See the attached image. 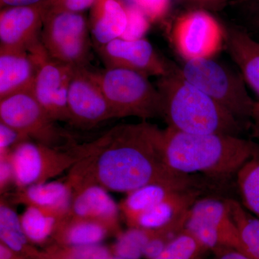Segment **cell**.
Listing matches in <instances>:
<instances>
[{
    "mask_svg": "<svg viewBox=\"0 0 259 259\" xmlns=\"http://www.w3.org/2000/svg\"><path fill=\"white\" fill-rule=\"evenodd\" d=\"M0 242L26 259H37L40 255V250L25 234L20 215L3 196L0 199Z\"/></svg>",
    "mask_w": 259,
    "mask_h": 259,
    "instance_id": "obj_21",
    "label": "cell"
},
{
    "mask_svg": "<svg viewBox=\"0 0 259 259\" xmlns=\"http://www.w3.org/2000/svg\"><path fill=\"white\" fill-rule=\"evenodd\" d=\"M42 3L9 7L0 12V47L35 52L42 47Z\"/></svg>",
    "mask_w": 259,
    "mask_h": 259,
    "instance_id": "obj_14",
    "label": "cell"
},
{
    "mask_svg": "<svg viewBox=\"0 0 259 259\" xmlns=\"http://www.w3.org/2000/svg\"><path fill=\"white\" fill-rule=\"evenodd\" d=\"M226 47L245 83L259 97V41L245 28H226Z\"/></svg>",
    "mask_w": 259,
    "mask_h": 259,
    "instance_id": "obj_17",
    "label": "cell"
},
{
    "mask_svg": "<svg viewBox=\"0 0 259 259\" xmlns=\"http://www.w3.org/2000/svg\"><path fill=\"white\" fill-rule=\"evenodd\" d=\"M155 229L129 228L116 236L110 246L112 255L122 259L144 258L145 248L154 234Z\"/></svg>",
    "mask_w": 259,
    "mask_h": 259,
    "instance_id": "obj_25",
    "label": "cell"
},
{
    "mask_svg": "<svg viewBox=\"0 0 259 259\" xmlns=\"http://www.w3.org/2000/svg\"><path fill=\"white\" fill-rule=\"evenodd\" d=\"M215 255L214 259H252L239 250L235 249L223 250Z\"/></svg>",
    "mask_w": 259,
    "mask_h": 259,
    "instance_id": "obj_36",
    "label": "cell"
},
{
    "mask_svg": "<svg viewBox=\"0 0 259 259\" xmlns=\"http://www.w3.org/2000/svg\"><path fill=\"white\" fill-rule=\"evenodd\" d=\"M26 141L31 140L16 129L0 122V154L11 152L13 148Z\"/></svg>",
    "mask_w": 259,
    "mask_h": 259,
    "instance_id": "obj_32",
    "label": "cell"
},
{
    "mask_svg": "<svg viewBox=\"0 0 259 259\" xmlns=\"http://www.w3.org/2000/svg\"><path fill=\"white\" fill-rule=\"evenodd\" d=\"M72 195V189L66 181H52L17 189L11 197L15 203L40 207L66 216Z\"/></svg>",
    "mask_w": 259,
    "mask_h": 259,
    "instance_id": "obj_19",
    "label": "cell"
},
{
    "mask_svg": "<svg viewBox=\"0 0 259 259\" xmlns=\"http://www.w3.org/2000/svg\"><path fill=\"white\" fill-rule=\"evenodd\" d=\"M258 151L254 144L240 136L189 134L168 127L164 130L167 164L184 175L228 177L237 174Z\"/></svg>",
    "mask_w": 259,
    "mask_h": 259,
    "instance_id": "obj_2",
    "label": "cell"
},
{
    "mask_svg": "<svg viewBox=\"0 0 259 259\" xmlns=\"http://www.w3.org/2000/svg\"><path fill=\"white\" fill-rule=\"evenodd\" d=\"M237 4H240V3H243V2L246 1V0H235Z\"/></svg>",
    "mask_w": 259,
    "mask_h": 259,
    "instance_id": "obj_40",
    "label": "cell"
},
{
    "mask_svg": "<svg viewBox=\"0 0 259 259\" xmlns=\"http://www.w3.org/2000/svg\"><path fill=\"white\" fill-rule=\"evenodd\" d=\"M180 190L183 189L161 184H151L137 189L127 194L119 204L121 215L129 228H132L141 214Z\"/></svg>",
    "mask_w": 259,
    "mask_h": 259,
    "instance_id": "obj_22",
    "label": "cell"
},
{
    "mask_svg": "<svg viewBox=\"0 0 259 259\" xmlns=\"http://www.w3.org/2000/svg\"><path fill=\"white\" fill-rule=\"evenodd\" d=\"M65 217L53 211L28 206L20 215V221L29 240L37 246L50 243L59 223Z\"/></svg>",
    "mask_w": 259,
    "mask_h": 259,
    "instance_id": "obj_23",
    "label": "cell"
},
{
    "mask_svg": "<svg viewBox=\"0 0 259 259\" xmlns=\"http://www.w3.org/2000/svg\"><path fill=\"white\" fill-rule=\"evenodd\" d=\"M35 52L0 47V100L15 94L31 92L40 54Z\"/></svg>",
    "mask_w": 259,
    "mask_h": 259,
    "instance_id": "obj_16",
    "label": "cell"
},
{
    "mask_svg": "<svg viewBox=\"0 0 259 259\" xmlns=\"http://www.w3.org/2000/svg\"><path fill=\"white\" fill-rule=\"evenodd\" d=\"M185 229L215 254L226 249L239 250L245 254L226 201L197 199L187 213Z\"/></svg>",
    "mask_w": 259,
    "mask_h": 259,
    "instance_id": "obj_9",
    "label": "cell"
},
{
    "mask_svg": "<svg viewBox=\"0 0 259 259\" xmlns=\"http://www.w3.org/2000/svg\"><path fill=\"white\" fill-rule=\"evenodd\" d=\"M107 259H122V258H117V257L113 256V255H112V256H110V258H108Z\"/></svg>",
    "mask_w": 259,
    "mask_h": 259,
    "instance_id": "obj_41",
    "label": "cell"
},
{
    "mask_svg": "<svg viewBox=\"0 0 259 259\" xmlns=\"http://www.w3.org/2000/svg\"><path fill=\"white\" fill-rule=\"evenodd\" d=\"M12 185H15V172L11 152L0 154V192L5 194Z\"/></svg>",
    "mask_w": 259,
    "mask_h": 259,
    "instance_id": "obj_33",
    "label": "cell"
},
{
    "mask_svg": "<svg viewBox=\"0 0 259 259\" xmlns=\"http://www.w3.org/2000/svg\"><path fill=\"white\" fill-rule=\"evenodd\" d=\"M163 140L164 130L146 120L116 125L88 143V154L69 169L66 181L71 187L93 182L127 194L151 184L195 189L193 177L167 164Z\"/></svg>",
    "mask_w": 259,
    "mask_h": 259,
    "instance_id": "obj_1",
    "label": "cell"
},
{
    "mask_svg": "<svg viewBox=\"0 0 259 259\" xmlns=\"http://www.w3.org/2000/svg\"><path fill=\"white\" fill-rule=\"evenodd\" d=\"M142 10L151 23L163 20L169 12L171 0H131Z\"/></svg>",
    "mask_w": 259,
    "mask_h": 259,
    "instance_id": "obj_31",
    "label": "cell"
},
{
    "mask_svg": "<svg viewBox=\"0 0 259 259\" xmlns=\"http://www.w3.org/2000/svg\"><path fill=\"white\" fill-rule=\"evenodd\" d=\"M207 251L203 245L185 229L153 259H201Z\"/></svg>",
    "mask_w": 259,
    "mask_h": 259,
    "instance_id": "obj_28",
    "label": "cell"
},
{
    "mask_svg": "<svg viewBox=\"0 0 259 259\" xmlns=\"http://www.w3.org/2000/svg\"><path fill=\"white\" fill-rule=\"evenodd\" d=\"M90 25L83 13L44 15L42 47L51 59L75 67H88L91 55Z\"/></svg>",
    "mask_w": 259,
    "mask_h": 259,
    "instance_id": "obj_7",
    "label": "cell"
},
{
    "mask_svg": "<svg viewBox=\"0 0 259 259\" xmlns=\"http://www.w3.org/2000/svg\"><path fill=\"white\" fill-rule=\"evenodd\" d=\"M0 122L32 141L51 147H63L74 141L71 135L56 125L31 92L15 94L0 100Z\"/></svg>",
    "mask_w": 259,
    "mask_h": 259,
    "instance_id": "obj_8",
    "label": "cell"
},
{
    "mask_svg": "<svg viewBox=\"0 0 259 259\" xmlns=\"http://www.w3.org/2000/svg\"><path fill=\"white\" fill-rule=\"evenodd\" d=\"M179 69L187 81L231 112L242 125L251 120L255 102L241 74L213 59L183 61Z\"/></svg>",
    "mask_w": 259,
    "mask_h": 259,
    "instance_id": "obj_5",
    "label": "cell"
},
{
    "mask_svg": "<svg viewBox=\"0 0 259 259\" xmlns=\"http://www.w3.org/2000/svg\"><path fill=\"white\" fill-rule=\"evenodd\" d=\"M69 124L91 128L117 118L115 111L98 83L89 74L88 67L76 68L69 88Z\"/></svg>",
    "mask_w": 259,
    "mask_h": 259,
    "instance_id": "obj_13",
    "label": "cell"
},
{
    "mask_svg": "<svg viewBox=\"0 0 259 259\" xmlns=\"http://www.w3.org/2000/svg\"><path fill=\"white\" fill-rule=\"evenodd\" d=\"M238 5L243 7L247 27L259 37V0H246Z\"/></svg>",
    "mask_w": 259,
    "mask_h": 259,
    "instance_id": "obj_34",
    "label": "cell"
},
{
    "mask_svg": "<svg viewBox=\"0 0 259 259\" xmlns=\"http://www.w3.org/2000/svg\"><path fill=\"white\" fill-rule=\"evenodd\" d=\"M76 68L54 60L49 57L45 49L40 54L31 93L56 122L69 123L68 93Z\"/></svg>",
    "mask_w": 259,
    "mask_h": 259,
    "instance_id": "obj_11",
    "label": "cell"
},
{
    "mask_svg": "<svg viewBox=\"0 0 259 259\" xmlns=\"http://www.w3.org/2000/svg\"><path fill=\"white\" fill-rule=\"evenodd\" d=\"M182 4L188 5L194 9L207 11H221L228 5L230 0H177Z\"/></svg>",
    "mask_w": 259,
    "mask_h": 259,
    "instance_id": "obj_35",
    "label": "cell"
},
{
    "mask_svg": "<svg viewBox=\"0 0 259 259\" xmlns=\"http://www.w3.org/2000/svg\"><path fill=\"white\" fill-rule=\"evenodd\" d=\"M110 246L102 244L65 245L49 243L40 250L37 259H107L112 256Z\"/></svg>",
    "mask_w": 259,
    "mask_h": 259,
    "instance_id": "obj_27",
    "label": "cell"
},
{
    "mask_svg": "<svg viewBox=\"0 0 259 259\" xmlns=\"http://www.w3.org/2000/svg\"><path fill=\"white\" fill-rule=\"evenodd\" d=\"M112 236V232L101 223L68 214L59 223L50 243L65 245H97L101 244L107 238Z\"/></svg>",
    "mask_w": 259,
    "mask_h": 259,
    "instance_id": "obj_20",
    "label": "cell"
},
{
    "mask_svg": "<svg viewBox=\"0 0 259 259\" xmlns=\"http://www.w3.org/2000/svg\"><path fill=\"white\" fill-rule=\"evenodd\" d=\"M226 203L236 225L245 254L252 259H259V218L252 215L234 199H226Z\"/></svg>",
    "mask_w": 259,
    "mask_h": 259,
    "instance_id": "obj_24",
    "label": "cell"
},
{
    "mask_svg": "<svg viewBox=\"0 0 259 259\" xmlns=\"http://www.w3.org/2000/svg\"><path fill=\"white\" fill-rule=\"evenodd\" d=\"M161 116L168 127L189 134L239 136L243 125L231 112L181 74L178 65L159 77Z\"/></svg>",
    "mask_w": 259,
    "mask_h": 259,
    "instance_id": "obj_3",
    "label": "cell"
},
{
    "mask_svg": "<svg viewBox=\"0 0 259 259\" xmlns=\"http://www.w3.org/2000/svg\"><path fill=\"white\" fill-rule=\"evenodd\" d=\"M243 204L259 218V151L237 172Z\"/></svg>",
    "mask_w": 259,
    "mask_h": 259,
    "instance_id": "obj_26",
    "label": "cell"
},
{
    "mask_svg": "<svg viewBox=\"0 0 259 259\" xmlns=\"http://www.w3.org/2000/svg\"><path fill=\"white\" fill-rule=\"evenodd\" d=\"M122 2L127 12V24L121 38L125 40L144 38L145 34L150 28L151 21L144 12L131 0L129 2L122 0Z\"/></svg>",
    "mask_w": 259,
    "mask_h": 259,
    "instance_id": "obj_29",
    "label": "cell"
},
{
    "mask_svg": "<svg viewBox=\"0 0 259 259\" xmlns=\"http://www.w3.org/2000/svg\"><path fill=\"white\" fill-rule=\"evenodd\" d=\"M71 187L73 195L70 215L101 223L115 236L122 231L120 207L109 194L108 190L93 182L79 184Z\"/></svg>",
    "mask_w": 259,
    "mask_h": 259,
    "instance_id": "obj_15",
    "label": "cell"
},
{
    "mask_svg": "<svg viewBox=\"0 0 259 259\" xmlns=\"http://www.w3.org/2000/svg\"><path fill=\"white\" fill-rule=\"evenodd\" d=\"M95 0H42L44 15L60 12L83 13L91 9Z\"/></svg>",
    "mask_w": 259,
    "mask_h": 259,
    "instance_id": "obj_30",
    "label": "cell"
},
{
    "mask_svg": "<svg viewBox=\"0 0 259 259\" xmlns=\"http://www.w3.org/2000/svg\"><path fill=\"white\" fill-rule=\"evenodd\" d=\"M0 259H26L18 252L0 242Z\"/></svg>",
    "mask_w": 259,
    "mask_h": 259,
    "instance_id": "obj_38",
    "label": "cell"
},
{
    "mask_svg": "<svg viewBox=\"0 0 259 259\" xmlns=\"http://www.w3.org/2000/svg\"><path fill=\"white\" fill-rule=\"evenodd\" d=\"M127 24V12L122 0H95L89 25L97 47L122 37Z\"/></svg>",
    "mask_w": 259,
    "mask_h": 259,
    "instance_id": "obj_18",
    "label": "cell"
},
{
    "mask_svg": "<svg viewBox=\"0 0 259 259\" xmlns=\"http://www.w3.org/2000/svg\"><path fill=\"white\" fill-rule=\"evenodd\" d=\"M88 69L117 118L134 116L146 120L161 116V95L149 76L123 68H105L101 71Z\"/></svg>",
    "mask_w": 259,
    "mask_h": 259,
    "instance_id": "obj_4",
    "label": "cell"
},
{
    "mask_svg": "<svg viewBox=\"0 0 259 259\" xmlns=\"http://www.w3.org/2000/svg\"><path fill=\"white\" fill-rule=\"evenodd\" d=\"M88 153V143L79 144L74 141L63 147H51L35 141H24L11 151L15 186L22 189L49 182L71 169Z\"/></svg>",
    "mask_w": 259,
    "mask_h": 259,
    "instance_id": "obj_6",
    "label": "cell"
},
{
    "mask_svg": "<svg viewBox=\"0 0 259 259\" xmlns=\"http://www.w3.org/2000/svg\"><path fill=\"white\" fill-rule=\"evenodd\" d=\"M97 51L105 68H123L148 76L162 77L176 66L162 57L144 37L136 40L120 37L97 47Z\"/></svg>",
    "mask_w": 259,
    "mask_h": 259,
    "instance_id": "obj_12",
    "label": "cell"
},
{
    "mask_svg": "<svg viewBox=\"0 0 259 259\" xmlns=\"http://www.w3.org/2000/svg\"><path fill=\"white\" fill-rule=\"evenodd\" d=\"M42 0H0L1 9L9 7L29 6L36 5Z\"/></svg>",
    "mask_w": 259,
    "mask_h": 259,
    "instance_id": "obj_37",
    "label": "cell"
},
{
    "mask_svg": "<svg viewBox=\"0 0 259 259\" xmlns=\"http://www.w3.org/2000/svg\"><path fill=\"white\" fill-rule=\"evenodd\" d=\"M251 121L254 125L255 131L259 135V101L255 102L252 112Z\"/></svg>",
    "mask_w": 259,
    "mask_h": 259,
    "instance_id": "obj_39",
    "label": "cell"
},
{
    "mask_svg": "<svg viewBox=\"0 0 259 259\" xmlns=\"http://www.w3.org/2000/svg\"><path fill=\"white\" fill-rule=\"evenodd\" d=\"M226 28L209 11L193 9L177 19L171 37L183 61H190L213 59L226 45Z\"/></svg>",
    "mask_w": 259,
    "mask_h": 259,
    "instance_id": "obj_10",
    "label": "cell"
}]
</instances>
